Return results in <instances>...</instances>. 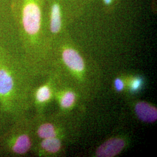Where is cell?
Here are the masks:
<instances>
[{
  "instance_id": "obj_1",
  "label": "cell",
  "mask_w": 157,
  "mask_h": 157,
  "mask_svg": "<svg viewBox=\"0 0 157 157\" xmlns=\"http://www.w3.org/2000/svg\"><path fill=\"white\" fill-rule=\"evenodd\" d=\"M27 65L0 45V109L12 120L24 115L30 105Z\"/></svg>"
},
{
  "instance_id": "obj_2",
  "label": "cell",
  "mask_w": 157,
  "mask_h": 157,
  "mask_svg": "<svg viewBox=\"0 0 157 157\" xmlns=\"http://www.w3.org/2000/svg\"><path fill=\"white\" fill-rule=\"evenodd\" d=\"M11 11L24 45L34 44L42 30L40 0H12Z\"/></svg>"
},
{
  "instance_id": "obj_3",
  "label": "cell",
  "mask_w": 157,
  "mask_h": 157,
  "mask_svg": "<svg viewBox=\"0 0 157 157\" xmlns=\"http://www.w3.org/2000/svg\"><path fill=\"white\" fill-rule=\"evenodd\" d=\"M13 121L11 127L0 134V157H21L33 146V126L24 115Z\"/></svg>"
},
{
  "instance_id": "obj_4",
  "label": "cell",
  "mask_w": 157,
  "mask_h": 157,
  "mask_svg": "<svg viewBox=\"0 0 157 157\" xmlns=\"http://www.w3.org/2000/svg\"><path fill=\"white\" fill-rule=\"evenodd\" d=\"M124 142L121 139H112L102 144L97 150L98 157H112L115 156L122 150Z\"/></svg>"
},
{
  "instance_id": "obj_5",
  "label": "cell",
  "mask_w": 157,
  "mask_h": 157,
  "mask_svg": "<svg viewBox=\"0 0 157 157\" xmlns=\"http://www.w3.org/2000/svg\"><path fill=\"white\" fill-rule=\"evenodd\" d=\"M51 85L50 82H48L40 86L34 92V101L39 112H41L44 107L52 98V89Z\"/></svg>"
},
{
  "instance_id": "obj_6",
  "label": "cell",
  "mask_w": 157,
  "mask_h": 157,
  "mask_svg": "<svg viewBox=\"0 0 157 157\" xmlns=\"http://www.w3.org/2000/svg\"><path fill=\"white\" fill-rule=\"evenodd\" d=\"M33 126L34 133L39 139H44L51 137H56L57 136V130L55 124L52 122L43 119L36 121Z\"/></svg>"
},
{
  "instance_id": "obj_7",
  "label": "cell",
  "mask_w": 157,
  "mask_h": 157,
  "mask_svg": "<svg viewBox=\"0 0 157 157\" xmlns=\"http://www.w3.org/2000/svg\"><path fill=\"white\" fill-rule=\"evenodd\" d=\"M64 62L71 69L81 72L84 69V64L82 58L73 49H67L62 53Z\"/></svg>"
},
{
  "instance_id": "obj_8",
  "label": "cell",
  "mask_w": 157,
  "mask_h": 157,
  "mask_svg": "<svg viewBox=\"0 0 157 157\" xmlns=\"http://www.w3.org/2000/svg\"><path fill=\"white\" fill-rule=\"evenodd\" d=\"M135 111L139 118L144 122H154L157 120V109L147 102H139L136 105Z\"/></svg>"
},
{
  "instance_id": "obj_9",
  "label": "cell",
  "mask_w": 157,
  "mask_h": 157,
  "mask_svg": "<svg viewBox=\"0 0 157 157\" xmlns=\"http://www.w3.org/2000/svg\"><path fill=\"white\" fill-rule=\"evenodd\" d=\"M61 142L56 137L42 139L37 147L40 154H55L60 150Z\"/></svg>"
},
{
  "instance_id": "obj_10",
  "label": "cell",
  "mask_w": 157,
  "mask_h": 157,
  "mask_svg": "<svg viewBox=\"0 0 157 157\" xmlns=\"http://www.w3.org/2000/svg\"><path fill=\"white\" fill-rule=\"evenodd\" d=\"M61 15L60 7L56 3L53 4L50 9V30L52 34L58 33L61 28Z\"/></svg>"
},
{
  "instance_id": "obj_11",
  "label": "cell",
  "mask_w": 157,
  "mask_h": 157,
  "mask_svg": "<svg viewBox=\"0 0 157 157\" xmlns=\"http://www.w3.org/2000/svg\"><path fill=\"white\" fill-rule=\"evenodd\" d=\"M75 100V95L72 92L69 91L62 97L61 100V105L63 108L71 107Z\"/></svg>"
},
{
  "instance_id": "obj_12",
  "label": "cell",
  "mask_w": 157,
  "mask_h": 157,
  "mask_svg": "<svg viewBox=\"0 0 157 157\" xmlns=\"http://www.w3.org/2000/svg\"><path fill=\"white\" fill-rule=\"evenodd\" d=\"M8 117V116L0 109V132L4 129L6 124V117Z\"/></svg>"
},
{
  "instance_id": "obj_13",
  "label": "cell",
  "mask_w": 157,
  "mask_h": 157,
  "mask_svg": "<svg viewBox=\"0 0 157 157\" xmlns=\"http://www.w3.org/2000/svg\"><path fill=\"white\" fill-rule=\"evenodd\" d=\"M115 86L116 87V89L118 91H121L124 89V82L120 78H117L115 82Z\"/></svg>"
},
{
  "instance_id": "obj_14",
  "label": "cell",
  "mask_w": 157,
  "mask_h": 157,
  "mask_svg": "<svg viewBox=\"0 0 157 157\" xmlns=\"http://www.w3.org/2000/svg\"><path fill=\"white\" fill-rule=\"evenodd\" d=\"M141 85V80L140 79H135L132 84V90H137Z\"/></svg>"
},
{
  "instance_id": "obj_15",
  "label": "cell",
  "mask_w": 157,
  "mask_h": 157,
  "mask_svg": "<svg viewBox=\"0 0 157 157\" xmlns=\"http://www.w3.org/2000/svg\"><path fill=\"white\" fill-rule=\"evenodd\" d=\"M104 2L107 4H109L111 2H112V0H104Z\"/></svg>"
}]
</instances>
